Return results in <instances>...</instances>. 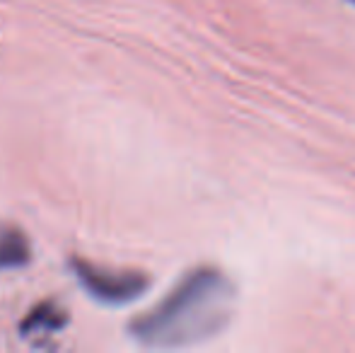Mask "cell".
<instances>
[{
  "mask_svg": "<svg viewBox=\"0 0 355 353\" xmlns=\"http://www.w3.org/2000/svg\"><path fill=\"white\" fill-rule=\"evenodd\" d=\"M234 298V283L220 268H191L157 305L128 325V334L150 349L201 344L232 322Z\"/></svg>",
  "mask_w": 355,
  "mask_h": 353,
  "instance_id": "6da1fadb",
  "label": "cell"
},
{
  "mask_svg": "<svg viewBox=\"0 0 355 353\" xmlns=\"http://www.w3.org/2000/svg\"><path fill=\"white\" fill-rule=\"evenodd\" d=\"M71 271L78 278L80 288L102 305H126L131 300H138L150 288L148 273L131 271V268L97 266L83 257H73Z\"/></svg>",
  "mask_w": 355,
  "mask_h": 353,
  "instance_id": "7a4b0ae2",
  "label": "cell"
},
{
  "mask_svg": "<svg viewBox=\"0 0 355 353\" xmlns=\"http://www.w3.org/2000/svg\"><path fill=\"white\" fill-rule=\"evenodd\" d=\"M68 325V312L56 300H44L29 310V315L19 325V334L27 336H49L61 332Z\"/></svg>",
  "mask_w": 355,
  "mask_h": 353,
  "instance_id": "3957f363",
  "label": "cell"
},
{
  "mask_svg": "<svg viewBox=\"0 0 355 353\" xmlns=\"http://www.w3.org/2000/svg\"><path fill=\"white\" fill-rule=\"evenodd\" d=\"M32 261V245L17 225L0 223V271L24 268Z\"/></svg>",
  "mask_w": 355,
  "mask_h": 353,
  "instance_id": "277c9868",
  "label": "cell"
},
{
  "mask_svg": "<svg viewBox=\"0 0 355 353\" xmlns=\"http://www.w3.org/2000/svg\"><path fill=\"white\" fill-rule=\"evenodd\" d=\"M351 3H355V0H351Z\"/></svg>",
  "mask_w": 355,
  "mask_h": 353,
  "instance_id": "5b68a950",
  "label": "cell"
}]
</instances>
